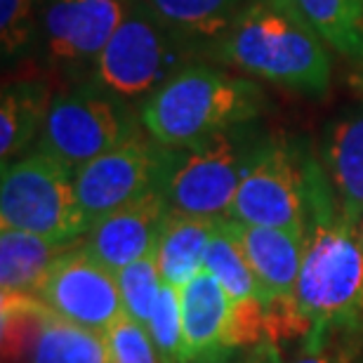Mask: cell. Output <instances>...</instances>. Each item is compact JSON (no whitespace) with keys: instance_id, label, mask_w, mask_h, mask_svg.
I'll list each match as a JSON object with an SVG mask.
<instances>
[{"instance_id":"6da1fadb","label":"cell","mask_w":363,"mask_h":363,"mask_svg":"<svg viewBox=\"0 0 363 363\" xmlns=\"http://www.w3.org/2000/svg\"><path fill=\"white\" fill-rule=\"evenodd\" d=\"M304 229L297 309L307 318L304 342L363 337V227L340 210L316 154L304 149Z\"/></svg>"},{"instance_id":"7a4b0ae2","label":"cell","mask_w":363,"mask_h":363,"mask_svg":"<svg viewBox=\"0 0 363 363\" xmlns=\"http://www.w3.org/2000/svg\"><path fill=\"white\" fill-rule=\"evenodd\" d=\"M206 57L243 76L314 97L330 88V48L272 0H252Z\"/></svg>"},{"instance_id":"3957f363","label":"cell","mask_w":363,"mask_h":363,"mask_svg":"<svg viewBox=\"0 0 363 363\" xmlns=\"http://www.w3.org/2000/svg\"><path fill=\"white\" fill-rule=\"evenodd\" d=\"M267 104L255 78L191 62L140 104L142 128L158 144L186 147L231 128L250 125Z\"/></svg>"},{"instance_id":"277c9868","label":"cell","mask_w":363,"mask_h":363,"mask_svg":"<svg viewBox=\"0 0 363 363\" xmlns=\"http://www.w3.org/2000/svg\"><path fill=\"white\" fill-rule=\"evenodd\" d=\"M259 140L262 137L252 135L248 125H241L170 149L163 182L170 213L210 220L229 217L238 184Z\"/></svg>"},{"instance_id":"5b68a950","label":"cell","mask_w":363,"mask_h":363,"mask_svg":"<svg viewBox=\"0 0 363 363\" xmlns=\"http://www.w3.org/2000/svg\"><path fill=\"white\" fill-rule=\"evenodd\" d=\"M196 50L135 0L92 69V81L125 101L149 99L163 83L191 64Z\"/></svg>"},{"instance_id":"8992f818","label":"cell","mask_w":363,"mask_h":363,"mask_svg":"<svg viewBox=\"0 0 363 363\" xmlns=\"http://www.w3.org/2000/svg\"><path fill=\"white\" fill-rule=\"evenodd\" d=\"M142 130L140 108L88 78L55 94L35 149L78 172Z\"/></svg>"},{"instance_id":"52a82bcc","label":"cell","mask_w":363,"mask_h":363,"mask_svg":"<svg viewBox=\"0 0 363 363\" xmlns=\"http://www.w3.org/2000/svg\"><path fill=\"white\" fill-rule=\"evenodd\" d=\"M76 172L35 149L3 165L0 229H19L50 241L78 243L88 234L74 189Z\"/></svg>"},{"instance_id":"ba28073f","label":"cell","mask_w":363,"mask_h":363,"mask_svg":"<svg viewBox=\"0 0 363 363\" xmlns=\"http://www.w3.org/2000/svg\"><path fill=\"white\" fill-rule=\"evenodd\" d=\"M229 217L304 236V149L286 137H262L238 184Z\"/></svg>"},{"instance_id":"9c48e42d","label":"cell","mask_w":363,"mask_h":363,"mask_svg":"<svg viewBox=\"0 0 363 363\" xmlns=\"http://www.w3.org/2000/svg\"><path fill=\"white\" fill-rule=\"evenodd\" d=\"M3 363H113L106 335L67 321L35 295L0 300Z\"/></svg>"},{"instance_id":"30bf717a","label":"cell","mask_w":363,"mask_h":363,"mask_svg":"<svg viewBox=\"0 0 363 363\" xmlns=\"http://www.w3.org/2000/svg\"><path fill=\"white\" fill-rule=\"evenodd\" d=\"M168 161L170 147L158 144L147 130H142L121 147L83 165L74 177V189L88 231L106 215L130 206L144 194L163 189Z\"/></svg>"},{"instance_id":"8fae6325","label":"cell","mask_w":363,"mask_h":363,"mask_svg":"<svg viewBox=\"0 0 363 363\" xmlns=\"http://www.w3.org/2000/svg\"><path fill=\"white\" fill-rule=\"evenodd\" d=\"M135 0H48L35 52L45 71L69 76L90 71Z\"/></svg>"},{"instance_id":"7c38bea8","label":"cell","mask_w":363,"mask_h":363,"mask_svg":"<svg viewBox=\"0 0 363 363\" xmlns=\"http://www.w3.org/2000/svg\"><path fill=\"white\" fill-rule=\"evenodd\" d=\"M35 297L67 321L101 335L125 316L116 274L99 264L85 250L83 241L71 245L52 264L45 281L35 290Z\"/></svg>"},{"instance_id":"4fadbf2b","label":"cell","mask_w":363,"mask_h":363,"mask_svg":"<svg viewBox=\"0 0 363 363\" xmlns=\"http://www.w3.org/2000/svg\"><path fill=\"white\" fill-rule=\"evenodd\" d=\"M170 213L163 189L144 194L130 206L106 215L85 234L83 245L108 272L118 274L123 267L154 252L158 234Z\"/></svg>"},{"instance_id":"5bb4252c","label":"cell","mask_w":363,"mask_h":363,"mask_svg":"<svg viewBox=\"0 0 363 363\" xmlns=\"http://www.w3.org/2000/svg\"><path fill=\"white\" fill-rule=\"evenodd\" d=\"M262 290V302L295 300L302 272L304 236L276 227H252L224 217Z\"/></svg>"},{"instance_id":"9a60e30c","label":"cell","mask_w":363,"mask_h":363,"mask_svg":"<svg viewBox=\"0 0 363 363\" xmlns=\"http://www.w3.org/2000/svg\"><path fill=\"white\" fill-rule=\"evenodd\" d=\"M189 363H224L231 359L224 345L231 300L208 269H201L179 290Z\"/></svg>"},{"instance_id":"2e32d148","label":"cell","mask_w":363,"mask_h":363,"mask_svg":"<svg viewBox=\"0 0 363 363\" xmlns=\"http://www.w3.org/2000/svg\"><path fill=\"white\" fill-rule=\"evenodd\" d=\"M328 182L347 220L363 227V111L330 123L318 147Z\"/></svg>"},{"instance_id":"e0dca14e","label":"cell","mask_w":363,"mask_h":363,"mask_svg":"<svg viewBox=\"0 0 363 363\" xmlns=\"http://www.w3.org/2000/svg\"><path fill=\"white\" fill-rule=\"evenodd\" d=\"M55 94L43 78H14L3 85L0 97V158L12 163L35 137L52 106Z\"/></svg>"},{"instance_id":"ac0fdd59","label":"cell","mask_w":363,"mask_h":363,"mask_svg":"<svg viewBox=\"0 0 363 363\" xmlns=\"http://www.w3.org/2000/svg\"><path fill=\"white\" fill-rule=\"evenodd\" d=\"M217 222L210 217L168 213L158 234L154 255L165 283L182 290L206 264V250Z\"/></svg>"},{"instance_id":"d6986e66","label":"cell","mask_w":363,"mask_h":363,"mask_svg":"<svg viewBox=\"0 0 363 363\" xmlns=\"http://www.w3.org/2000/svg\"><path fill=\"white\" fill-rule=\"evenodd\" d=\"M74 243L50 241L19 229H0V290L3 295H35L52 264Z\"/></svg>"},{"instance_id":"ffe728a7","label":"cell","mask_w":363,"mask_h":363,"mask_svg":"<svg viewBox=\"0 0 363 363\" xmlns=\"http://www.w3.org/2000/svg\"><path fill=\"white\" fill-rule=\"evenodd\" d=\"M302 21L330 50L363 62V10L357 0H272Z\"/></svg>"},{"instance_id":"44dd1931","label":"cell","mask_w":363,"mask_h":363,"mask_svg":"<svg viewBox=\"0 0 363 363\" xmlns=\"http://www.w3.org/2000/svg\"><path fill=\"white\" fill-rule=\"evenodd\" d=\"M165 26H170L196 55L227 31L252 0H144Z\"/></svg>"},{"instance_id":"7402d4cb","label":"cell","mask_w":363,"mask_h":363,"mask_svg":"<svg viewBox=\"0 0 363 363\" xmlns=\"http://www.w3.org/2000/svg\"><path fill=\"white\" fill-rule=\"evenodd\" d=\"M203 269H208L217 281H220V286L224 288V293L229 295L231 302L252 300V297H259V300H262L259 283L250 269L248 259L243 255L241 245H238L234 234H231L227 227V222H224V217L217 222L215 234L208 243L206 264H203Z\"/></svg>"},{"instance_id":"603a6c76","label":"cell","mask_w":363,"mask_h":363,"mask_svg":"<svg viewBox=\"0 0 363 363\" xmlns=\"http://www.w3.org/2000/svg\"><path fill=\"white\" fill-rule=\"evenodd\" d=\"M116 281H118L125 314L147 328L151 311H154L156 300L163 288V276H161V267L156 262V255L149 252L147 257L123 267L116 274Z\"/></svg>"},{"instance_id":"cb8c5ba5","label":"cell","mask_w":363,"mask_h":363,"mask_svg":"<svg viewBox=\"0 0 363 363\" xmlns=\"http://www.w3.org/2000/svg\"><path fill=\"white\" fill-rule=\"evenodd\" d=\"M45 3L48 0H0V50L5 64H14L35 48Z\"/></svg>"},{"instance_id":"d4e9b609","label":"cell","mask_w":363,"mask_h":363,"mask_svg":"<svg viewBox=\"0 0 363 363\" xmlns=\"http://www.w3.org/2000/svg\"><path fill=\"white\" fill-rule=\"evenodd\" d=\"M147 330L163 363H189L184 325H182V295L170 283L163 281Z\"/></svg>"},{"instance_id":"484cf974","label":"cell","mask_w":363,"mask_h":363,"mask_svg":"<svg viewBox=\"0 0 363 363\" xmlns=\"http://www.w3.org/2000/svg\"><path fill=\"white\" fill-rule=\"evenodd\" d=\"M224 345H227L229 354H236V352L245 354L250 350H257V347L272 345L269 330H267V309L259 297L231 302L229 318H227V333H224Z\"/></svg>"},{"instance_id":"4316f807","label":"cell","mask_w":363,"mask_h":363,"mask_svg":"<svg viewBox=\"0 0 363 363\" xmlns=\"http://www.w3.org/2000/svg\"><path fill=\"white\" fill-rule=\"evenodd\" d=\"M106 340L108 347H111L113 363H163L149 330L133 321L128 314L111 325V330L106 333Z\"/></svg>"},{"instance_id":"83f0119b","label":"cell","mask_w":363,"mask_h":363,"mask_svg":"<svg viewBox=\"0 0 363 363\" xmlns=\"http://www.w3.org/2000/svg\"><path fill=\"white\" fill-rule=\"evenodd\" d=\"M357 345L359 340H347V337H335L323 345L302 342L300 354L290 363H354L352 359Z\"/></svg>"},{"instance_id":"f1b7e54d","label":"cell","mask_w":363,"mask_h":363,"mask_svg":"<svg viewBox=\"0 0 363 363\" xmlns=\"http://www.w3.org/2000/svg\"><path fill=\"white\" fill-rule=\"evenodd\" d=\"M229 363V361H224ZM238 363H283L281 361V350H274V347H257V350H250L243 354V359Z\"/></svg>"},{"instance_id":"f546056e","label":"cell","mask_w":363,"mask_h":363,"mask_svg":"<svg viewBox=\"0 0 363 363\" xmlns=\"http://www.w3.org/2000/svg\"><path fill=\"white\" fill-rule=\"evenodd\" d=\"M357 3H359V5H361V10H363V0H357Z\"/></svg>"}]
</instances>
